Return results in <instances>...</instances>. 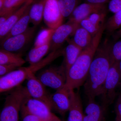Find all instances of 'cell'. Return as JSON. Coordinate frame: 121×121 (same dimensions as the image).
Returning <instances> with one entry per match:
<instances>
[{"label":"cell","mask_w":121,"mask_h":121,"mask_svg":"<svg viewBox=\"0 0 121 121\" xmlns=\"http://www.w3.org/2000/svg\"><path fill=\"white\" fill-rule=\"evenodd\" d=\"M111 44L106 40L99 44L95 52L84 84V92L88 99H95L102 95L106 78L113 63L111 57Z\"/></svg>","instance_id":"6da1fadb"},{"label":"cell","mask_w":121,"mask_h":121,"mask_svg":"<svg viewBox=\"0 0 121 121\" xmlns=\"http://www.w3.org/2000/svg\"><path fill=\"white\" fill-rule=\"evenodd\" d=\"M104 30V25L93 36L90 44L82 50L75 62L67 72L65 86L69 90L78 89L84 84Z\"/></svg>","instance_id":"7a4b0ae2"},{"label":"cell","mask_w":121,"mask_h":121,"mask_svg":"<svg viewBox=\"0 0 121 121\" xmlns=\"http://www.w3.org/2000/svg\"><path fill=\"white\" fill-rule=\"evenodd\" d=\"M28 95L26 87L21 85L11 91L5 98L0 121H19L22 104Z\"/></svg>","instance_id":"3957f363"},{"label":"cell","mask_w":121,"mask_h":121,"mask_svg":"<svg viewBox=\"0 0 121 121\" xmlns=\"http://www.w3.org/2000/svg\"><path fill=\"white\" fill-rule=\"evenodd\" d=\"M36 77L45 86L56 90L65 86L66 81V72L62 66H51L44 69Z\"/></svg>","instance_id":"277c9868"},{"label":"cell","mask_w":121,"mask_h":121,"mask_svg":"<svg viewBox=\"0 0 121 121\" xmlns=\"http://www.w3.org/2000/svg\"><path fill=\"white\" fill-rule=\"evenodd\" d=\"M28 67H20L0 78V92L10 91L21 85L30 73Z\"/></svg>","instance_id":"5b68a950"},{"label":"cell","mask_w":121,"mask_h":121,"mask_svg":"<svg viewBox=\"0 0 121 121\" xmlns=\"http://www.w3.org/2000/svg\"><path fill=\"white\" fill-rule=\"evenodd\" d=\"M37 30V26L29 27L24 32L2 40L1 48L11 52L20 51L32 40Z\"/></svg>","instance_id":"8992f818"},{"label":"cell","mask_w":121,"mask_h":121,"mask_svg":"<svg viewBox=\"0 0 121 121\" xmlns=\"http://www.w3.org/2000/svg\"><path fill=\"white\" fill-rule=\"evenodd\" d=\"M64 18L58 0H45L43 20L48 27L55 30L63 24Z\"/></svg>","instance_id":"52a82bcc"},{"label":"cell","mask_w":121,"mask_h":121,"mask_svg":"<svg viewBox=\"0 0 121 121\" xmlns=\"http://www.w3.org/2000/svg\"><path fill=\"white\" fill-rule=\"evenodd\" d=\"M79 24L68 20L66 23L62 24L54 31L50 42V52L59 50L68 37L73 35Z\"/></svg>","instance_id":"ba28073f"},{"label":"cell","mask_w":121,"mask_h":121,"mask_svg":"<svg viewBox=\"0 0 121 121\" xmlns=\"http://www.w3.org/2000/svg\"><path fill=\"white\" fill-rule=\"evenodd\" d=\"M23 105L29 112L39 118L41 121L48 120L54 115L51 107L45 102L34 98L28 95L25 98Z\"/></svg>","instance_id":"9c48e42d"},{"label":"cell","mask_w":121,"mask_h":121,"mask_svg":"<svg viewBox=\"0 0 121 121\" xmlns=\"http://www.w3.org/2000/svg\"><path fill=\"white\" fill-rule=\"evenodd\" d=\"M121 80L118 63H113L106 78L102 94L108 102H111L114 99L116 95L115 90Z\"/></svg>","instance_id":"30bf717a"},{"label":"cell","mask_w":121,"mask_h":121,"mask_svg":"<svg viewBox=\"0 0 121 121\" xmlns=\"http://www.w3.org/2000/svg\"><path fill=\"white\" fill-rule=\"evenodd\" d=\"M70 90L65 86L50 95L49 99L52 108L60 114L64 115L69 111L70 106Z\"/></svg>","instance_id":"8fae6325"},{"label":"cell","mask_w":121,"mask_h":121,"mask_svg":"<svg viewBox=\"0 0 121 121\" xmlns=\"http://www.w3.org/2000/svg\"><path fill=\"white\" fill-rule=\"evenodd\" d=\"M106 11L105 4L85 2L79 5L69 17V20L79 24L82 20L93 13Z\"/></svg>","instance_id":"7c38bea8"},{"label":"cell","mask_w":121,"mask_h":121,"mask_svg":"<svg viewBox=\"0 0 121 121\" xmlns=\"http://www.w3.org/2000/svg\"><path fill=\"white\" fill-rule=\"evenodd\" d=\"M26 80V87L29 95L31 97L43 101L51 107L49 99L50 95L47 92L45 86L38 79L35 74L30 73Z\"/></svg>","instance_id":"4fadbf2b"},{"label":"cell","mask_w":121,"mask_h":121,"mask_svg":"<svg viewBox=\"0 0 121 121\" xmlns=\"http://www.w3.org/2000/svg\"><path fill=\"white\" fill-rule=\"evenodd\" d=\"M70 106L67 121H83L84 112L82 104L78 93L70 90Z\"/></svg>","instance_id":"5bb4252c"},{"label":"cell","mask_w":121,"mask_h":121,"mask_svg":"<svg viewBox=\"0 0 121 121\" xmlns=\"http://www.w3.org/2000/svg\"><path fill=\"white\" fill-rule=\"evenodd\" d=\"M34 0H29L13 13L8 19L3 27L0 29V39L2 40L8 34L11 28L22 17L27 9Z\"/></svg>","instance_id":"9a60e30c"},{"label":"cell","mask_w":121,"mask_h":121,"mask_svg":"<svg viewBox=\"0 0 121 121\" xmlns=\"http://www.w3.org/2000/svg\"><path fill=\"white\" fill-rule=\"evenodd\" d=\"M68 45L64 48L63 56L64 60L61 66L66 72L68 71L79 55L82 49L74 43L72 40H68Z\"/></svg>","instance_id":"2e32d148"},{"label":"cell","mask_w":121,"mask_h":121,"mask_svg":"<svg viewBox=\"0 0 121 121\" xmlns=\"http://www.w3.org/2000/svg\"><path fill=\"white\" fill-rule=\"evenodd\" d=\"M104 117L103 108L95 99H88L84 112L83 121H104Z\"/></svg>","instance_id":"e0dca14e"},{"label":"cell","mask_w":121,"mask_h":121,"mask_svg":"<svg viewBox=\"0 0 121 121\" xmlns=\"http://www.w3.org/2000/svg\"><path fill=\"white\" fill-rule=\"evenodd\" d=\"M45 0H34L29 10L30 22L37 26L43 19Z\"/></svg>","instance_id":"ac0fdd59"},{"label":"cell","mask_w":121,"mask_h":121,"mask_svg":"<svg viewBox=\"0 0 121 121\" xmlns=\"http://www.w3.org/2000/svg\"><path fill=\"white\" fill-rule=\"evenodd\" d=\"M31 4L28 8L22 17L14 25L8 34L1 41L12 36L23 33L28 28L29 25L30 23L29 10Z\"/></svg>","instance_id":"d6986e66"},{"label":"cell","mask_w":121,"mask_h":121,"mask_svg":"<svg viewBox=\"0 0 121 121\" xmlns=\"http://www.w3.org/2000/svg\"><path fill=\"white\" fill-rule=\"evenodd\" d=\"M72 41L82 50L86 48L91 43L93 36L80 25L74 33Z\"/></svg>","instance_id":"ffe728a7"},{"label":"cell","mask_w":121,"mask_h":121,"mask_svg":"<svg viewBox=\"0 0 121 121\" xmlns=\"http://www.w3.org/2000/svg\"><path fill=\"white\" fill-rule=\"evenodd\" d=\"M50 49V43L38 47H33L29 51L25 60L30 65L37 63L43 59Z\"/></svg>","instance_id":"44dd1931"},{"label":"cell","mask_w":121,"mask_h":121,"mask_svg":"<svg viewBox=\"0 0 121 121\" xmlns=\"http://www.w3.org/2000/svg\"><path fill=\"white\" fill-rule=\"evenodd\" d=\"M26 62L21 55L1 49L0 50V65L15 64L21 67Z\"/></svg>","instance_id":"7402d4cb"},{"label":"cell","mask_w":121,"mask_h":121,"mask_svg":"<svg viewBox=\"0 0 121 121\" xmlns=\"http://www.w3.org/2000/svg\"><path fill=\"white\" fill-rule=\"evenodd\" d=\"M63 48H61L59 50L50 52V54L47 57L39 62L33 65H30L28 67L29 69L32 73L35 74L36 72L45 67L59 56H63Z\"/></svg>","instance_id":"603a6c76"},{"label":"cell","mask_w":121,"mask_h":121,"mask_svg":"<svg viewBox=\"0 0 121 121\" xmlns=\"http://www.w3.org/2000/svg\"><path fill=\"white\" fill-rule=\"evenodd\" d=\"M55 30L48 27L41 29L35 39L34 47H38L50 43Z\"/></svg>","instance_id":"cb8c5ba5"},{"label":"cell","mask_w":121,"mask_h":121,"mask_svg":"<svg viewBox=\"0 0 121 121\" xmlns=\"http://www.w3.org/2000/svg\"><path fill=\"white\" fill-rule=\"evenodd\" d=\"M64 18L69 17L80 3V0H58Z\"/></svg>","instance_id":"d4e9b609"},{"label":"cell","mask_w":121,"mask_h":121,"mask_svg":"<svg viewBox=\"0 0 121 121\" xmlns=\"http://www.w3.org/2000/svg\"><path fill=\"white\" fill-rule=\"evenodd\" d=\"M121 27V10L111 17L105 24V30L113 34Z\"/></svg>","instance_id":"484cf974"},{"label":"cell","mask_w":121,"mask_h":121,"mask_svg":"<svg viewBox=\"0 0 121 121\" xmlns=\"http://www.w3.org/2000/svg\"><path fill=\"white\" fill-rule=\"evenodd\" d=\"M29 0H5L4 7L0 10V15L13 11H16Z\"/></svg>","instance_id":"4316f807"},{"label":"cell","mask_w":121,"mask_h":121,"mask_svg":"<svg viewBox=\"0 0 121 121\" xmlns=\"http://www.w3.org/2000/svg\"><path fill=\"white\" fill-rule=\"evenodd\" d=\"M110 52L113 63H118L121 60V39L111 44Z\"/></svg>","instance_id":"83f0119b"},{"label":"cell","mask_w":121,"mask_h":121,"mask_svg":"<svg viewBox=\"0 0 121 121\" xmlns=\"http://www.w3.org/2000/svg\"><path fill=\"white\" fill-rule=\"evenodd\" d=\"M80 26L86 29L87 31L94 36L103 26H99L95 24L87 18L82 20L79 23Z\"/></svg>","instance_id":"f1b7e54d"},{"label":"cell","mask_w":121,"mask_h":121,"mask_svg":"<svg viewBox=\"0 0 121 121\" xmlns=\"http://www.w3.org/2000/svg\"><path fill=\"white\" fill-rule=\"evenodd\" d=\"M106 11L93 13L87 17L92 23L98 26H103L106 16Z\"/></svg>","instance_id":"f546056e"},{"label":"cell","mask_w":121,"mask_h":121,"mask_svg":"<svg viewBox=\"0 0 121 121\" xmlns=\"http://www.w3.org/2000/svg\"><path fill=\"white\" fill-rule=\"evenodd\" d=\"M22 121H43L38 117L29 112L22 104L21 109Z\"/></svg>","instance_id":"4dcf8cb0"},{"label":"cell","mask_w":121,"mask_h":121,"mask_svg":"<svg viewBox=\"0 0 121 121\" xmlns=\"http://www.w3.org/2000/svg\"><path fill=\"white\" fill-rule=\"evenodd\" d=\"M15 64H5L0 65V76L5 75L19 68Z\"/></svg>","instance_id":"1f68e13d"},{"label":"cell","mask_w":121,"mask_h":121,"mask_svg":"<svg viewBox=\"0 0 121 121\" xmlns=\"http://www.w3.org/2000/svg\"><path fill=\"white\" fill-rule=\"evenodd\" d=\"M109 11L115 13L121 10V0H111L108 5Z\"/></svg>","instance_id":"d6a6232c"},{"label":"cell","mask_w":121,"mask_h":121,"mask_svg":"<svg viewBox=\"0 0 121 121\" xmlns=\"http://www.w3.org/2000/svg\"><path fill=\"white\" fill-rule=\"evenodd\" d=\"M16 11H9L0 15V29L3 27L8 19Z\"/></svg>","instance_id":"836d02e7"},{"label":"cell","mask_w":121,"mask_h":121,"mask_svg":"<svg viewBox=\"0 0 121 121\" xmlns=\"http://www.w3.org/2000/svg\"><path fill=\"white\" fill-rule=\"evenodd\" d=\"M115 112L116 116L121 118V95L119 97L117 101L115 106Z\"/></svg>","instance_id":"e575fe53"},{"label":"cell","mask_w":121,"mask_h":121,"mask_svg":"<svg viewBox=\"0 0 121 121\" xmlns=\"http://www.w3.org/2000/svg\"><path fill=\"white\" fill-rule=\"evenodd\" d=\"M86 2L97 4H105L109 0H84Z\"/></svg>","instance_id":"d590c367"},{"label":"cell","mask_w":121,"mask_h":121,"mask_svg":"<svg viewBox=\"0 0 121 121\" xmlns=\"http://www.w3.org/2000/svg\"><path fill=\"white\" fill-rule=\"evenodd\" d=\"M113 38L115 40L121 39V27L113 34Z\"/></svg>","instance_id":"8d00e7d4"},{"label":"cell","mask_w":121,"mask_h":121,"mask_svg":"<svg viewBox=\"0 0 121 121\" xmlns=\"http://www.w3.org/2000/svg\"><path fill=\"white\" fill-rule=\"evenodd\" d=\"M45 121H62L58 117L56 116L55 115H54L51 118L48 119V120Z\"/></svg>","instance_id":"74e56055"},{"label":"cell","mask_w":121,"mask_h":121,"mask_svg":"<svg viewBox=\"0 0 121 121\" xmlns=\"http://www.w3.org/2000/svg\"><path fill=\"white\" fill-rule=\"evenodd\" d=\"M5 0H0V10L2 9L4 7Z\"/></svg>","instance_id":"f35d334b"},{"label":"cell","mask_w":121,"mask_h":121,"mask_svg":"<svg viewBox=\"0 0 121 121\" xmlns=\"http://www.w3.org/2000/svg\"><path fill=\"white\" fill-rule=\"evenodd\" d=\"M118 66L119 71H120L121 76V60L118 62Z\"/></svg>","instance_id":"ab89813d"},{"label":"cell","mask_w":121,"mask_h":121,"mask_svg":"<svg viewBox=\"0 0 121 121\" xmlns=\"http://www.w3.org/2000/svg\"><path fill=\"white\" fill-rule=\"evenodd\" d=\"M115 120L116 121H121V118L120 117L116 116Z\"/></svg>","instance_id":"60d3db41"}]
</instances>
